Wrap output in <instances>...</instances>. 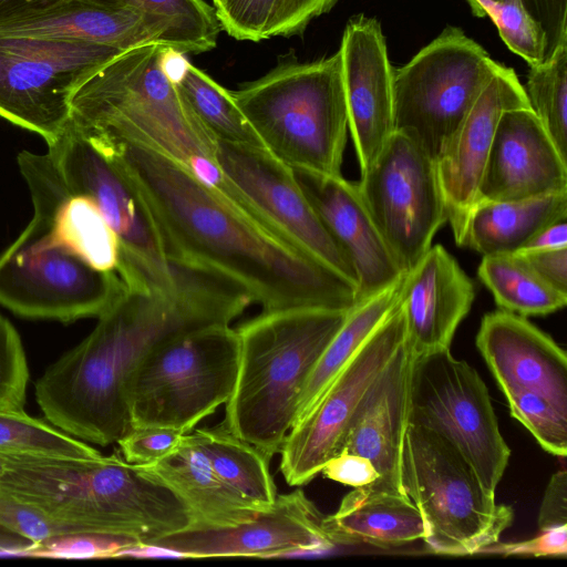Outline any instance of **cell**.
<instances>
[{"label":"cell","instance_id":"22","mask_svg":"<svg viewBox=\"0 0 567 567\" xmlns=\"http://www.w3.org/2000/svg\"><path fill=\"white\" fill-rule=\"evenodd\" d=\"M476 347L504 395L530 390L567 409V355L526 317L496 310L486 313Z\"/></svg>","mask_w":567,"mask_h":567},{"label":"cell","instance_id":"32","mask_svg":"<svg viewBox=\"0 0 567 567\" xmlns=\"http://www.w3.org/2000/svg\"><path fill=\"white\" fill-rule=\"evenodd\" d=\"M477 275L504 311L545 316L567 303V293L543 279L517 252L483 256Z\"/></svg>","mask_w":567,"mask_h":567},{"label":"cell","instance_id":"34","mask_svg":"<svg viewBox=\"0 0 567 567\" xmlns=\"http://www.w3.org/2000/svg\"><path fill=\"white\" fill-rule=\"evenodd\" d=\"M524 90L532 110L567 159V42L543 63L529 66Z\"/></svg>","mask_w":567,"mask_h":567},{"label":"cell","instance_id":"21","mask_svg":"<svg viewBox=\"0 0 567 567\" xmlns=\"http://www.w3.org/2000/svg\"><path fill=\"white\" fill-rule=\"evenodd\" d=\"M567 190V159L532 107L505 111L478 188L480 200L509 202Z\"/></svg>","mask_w":567,"mask_h":567},{"label":"cell","instance_id":"46","mask_svg":"<svg viewBox=\"0 0 567 567\" xmlns=\"http://www.w3.org/2000/svg\"><path fill=\"white\" fill-rule=\"evenodd\" d=\"M329 480L359 488L373 484L379 474L372 463L357 454L341 452L330 458L321 470Z\"/></svg>","mask_w":567,"mask_h":567},{"label":"cell","instance_id":"31","mask_svg":"<svg viewBox=\"0 0 567 567\" xmlns=\"http://www.w3.org/2000/svg\"><path fill=\"white\" fill-rule=\"evenodd\" d=\"M214 472L248 502L265 511L277 497L269 458L221 423L190 432Z\"/></svg>","mask_w":567,"mask_h":567},{"label":"cell","instance_id":"19","mask_svg":"<svg viewBox=\"0 0 567 567\" xmlns=\"http://www.w3.org/2000/svg\"><path fill=\"white\" fill-rule=\"evenodd\" d=\"M339 51L348 127L363 173L394 133L393 68L380 23L364 14L348 21Z\"/></svg>","mask_w":567,"mask_h":567},{"label":"cell","instance_id":"28","mask_svg":"<svg viewBox=\"0 0 567 567\" xmlns=\"http://www.w3.org/2000/svg\"><path fill=\"white\" fill-rule=\"evenodd\" d=\"M326 525L338 545L389 548L423 540L426 535L423 516L408 494L369 485L349 492L339 508L326 516Z\"/></svg>","mask_w":567,"mask_h":567},{"label":"cell","instance_id":"44","mask_svg":"<svg viewBox=\"0 0 567 567\" xmlns=\"http://www.w3.org/2000/svg\"><path fill=\"white\" fill-rule=\"evenodd\" d=\"M482 553L502 555L555 556L567 555V525L550 527L528 540L517 543H494L484 548Z\"/></svg>","mask_w":567,"mask_h":567},{"label":"cell","instance_id":"17","mask_svg":"<svg viewBox=\"0 0 567 567\" xmlns=\"http://www.w3.org/2000/svg\"><path fill=\"white\" fill-rule=\"evenodd\" d=\"M178 558L277 557L317 554L339 546L326 516L302 489L277 495L252 519L234 526L190 525L153 539Z\"/></svg>","mask_w":567,"mask_h":567},{"label":"cell","instance_id":"36","mask_svg":"<svg viewBox=\"0 0 567 567\" xmlns=\"http://www.w3.org/2000/svg\"><path fill=\"white\" fill-rule=\"evenodd\" d=\"M101 7L133 11L171 20L182 34L188 53L214 49L221 30L216 10L204 0H84Z\"/></svg>","mask_w":567,"mask_h":567},{"label":"cell","instance_id":"6","mask_svg":"<svg viewBox=\"0 0 567 567\" xmlns=\"http://www.w3.org/2000/svg\"><path fill=\"white\" fill-rule=\"evenodd\" d=\"M230 92L276 158L291 168L341 175L349 127L340 51L278 64Z\"/></svg>","mask_w":567,"mask_h":567},{"label":"cell","instance_id":"52","mask_svg":"<svg viewBox=\"0 0 567 567\" xmlns=\"http://www.w3.org/2000/svg\"><path fill=\"white\" fill-rule=\"evenodd\" d=\"M4 468V458H3V455L0 454V474L2 473Z\"/></svg>","mask_w":567,"mask_h":567},{"label":"cell","instance_id":"13","mask_svg":"<svg viewBox=\"0 0 567 567\" xmlns=\"http://www.w3.org/2000/svg\"><path fill=\"white\" fill-rule=\"evenodd\" d=\"M118 48L0 34V116L53 144L65 130L71 100Z\"/></svg>","mask_w":567,"mask_h":567},{"label":"cell","instance_id":"12","mask_svg":"<svg viewBox=\"0 0 567 567\" xmlns=\"http://www.w3.org/2000/svg\"><path fill=\"white\" fill-rule=\"evenodd\" d=\"M48 152L70 190L90 197L120 241L118 274L165 285L173 267L159 234L124 166L116 143L68 124Z\"/></svg>","mask_w":567,"mask_h":567},{"label":"cell","instance_id":"43","mask_svg":"<svg viewBox=\"0 0 567 567\" xmlns=\"http://www.w3.org/2000/svg\"><path fill=\"white\" fill-rule=\"evenodd\" d=\"M472 3L478 0H466ZM519 4L539 23L546 37V60L567 42V0H486Z\"/></svg>","mask_w":567,"mask_h":567},{"label":"cell","instance_id":"16","mask_svg":"<svg viewBox=\"0 0 567 567\" xmlns=\"http://www.w3.org/2000/svg\"><path fill=\"white\" fill-rule=\"evenodd\" d=\"M404 340L405 320L399 302L307 416L290 429L280 449V471L288 485L309 483L342 451L365 393Z\"/></svg>","mask_w":567,"mask_h":567},{"label":"cell","instance_id":"5","mask_svg":"<svg viewBox=\"0 0 567 567\" xmlns=\"http://www.w3.org/2000/svg\"><path fill=\"white\" fill-rule=\"evenodd\" d=\"M166 48L140 45L99 69L74 93L69 123L146 146L188 169L198 158L216 159L217 141L165 72Z\"/></svg>","mask_w":567,"mask_h":567},{"label":"cell","instance_id":"27","mask_svg":"<svg viewBox=\"0 0 567 567\" xmlns=\"http://www.w3.org/2000/svg\"><path fill=\"white\" fill-rule=\"evenodd\" d=\"M140 466L178 495L192 513V525L234 526L262 511L223 482L190 432L173 453Z\"/></svg>","mask_w":567,"mask_h":567},{"label":"cell","instance_id":"47","mask_svg":"<svg viewBox=\"0 0 567 567\" xmlns=\"http://www.w3.org/2000/svg\"><path fill=\"white\" fill-rule=\"evenodd\" d=\"M517 254L543 279L567 293V246L544 249H523Z\"/></svg>","mask_w":567,"mask_h":567},{"label":"cell","instance_id":"35","mask_svg":"<svg viewBox=\"0 0 567 567\" xmlns=\"http://www.w3.org/2000/svg\"><path fill=\"white\" fill-rule=\"evenodd\" d=\"M0 454L92 458L100 451L24 411L0 410Z\"/></svg>","mask_w":567,"mask_h":567},{"label":"cell","instance_id":"15","mask_svg":"<svg viewBox=\"0 0 567 567\" xmlns=\"http://www.w3.org/2000/svg\"><path fill=\"white\" fill-rule=\"evenodd\" d=\"M357 185L398 264L410 271L447 223L435 158L394 131Z\"/></svg>","mask_w":567,"mask_h":567},{"label":"cell","instance_id":"40","mask_svg":"<svg viewBox=\"0 0 567 567\" xmlns=\"http://www.w3.org/2000/svg\"><path fill=\"white\" fill-rule=\"evenodd\" d=\"M28 381V363L19 333L0 313V410L23 411Z\"/></svg>","mask_w":567,"mask_h":567},{"label":"cell","instance_id":"25","mask_svg":"<svg viewBox=\"0 0 567 567\" xmlns=\"http://www.w3.org/2000/svg\"><path fill=\"white\" fill-rule=\"evenodd\" d=\"M412 359L404 340L365 393L341 451L360 455L372 463L379 478L369 486L378 489L405 493L401 463L408 426Z\"/></svg>","mask_w":567,"mask_h":567},{"label":"cell","instance_id":"33","mask_svg":"<svg viewBox=\"0 0 567 567\" xmlns=\"http://www.w3.org/2000/svg\"><path fill=\"white\" fill-rule=\"evenodd\" d=\"M176 86L216 141L262 145L231 92L204 71L188 62Z\"/></svg>","mask_w":567,"mask_h":567},{"label":"cell","instance_id":"24","mask_svg":"<svg viewBox=\"0 0 567 567\" xmlns=\"http://www.w3.org/2000/svg\"><path fill=\"white\" fill-rule=\"evenodd\" d=\"M474 298V284L456 259L441 245H432L405 274L400 298L412 355L450 348Z\"/></svg>","mask_w":567,"mask_h":567},{"label":"cell","instance_id":"20","mask_svg":"<svg viewBox=\"0 0 567 567\" xmlns=\"http://www.w3.org/2000/svg\"><path fill=\"white\" fill-rule=\"evenodd\" d=\"M292 171L310 205L351 261L358 277L359 302L405 274L372 219L357 184L342 175Z\"/></svg>","mask_w":567,"mask_h":567},{"label":"cell","instance_id":"18","mask_svg":"<svg viewBox=\"0 0 567 567\" xmlns=\"http://www.w3.org/2000/svg\"><path fill=\"white\" fill-rule=\"evenodd\" d=\"M516 107L530 104L515 71L502 64L436 157L447 223L458 246H464L499 117Z\"/></svg>","mask_w":567,"mask_h":567},{"label":"cell","instance_id":"50","mask_svg":"<svg viewBox=\"0 0 567 567\" xmlns=\"http://www.w3.org/2000/svg\"><path fill=\"white\" fill-rule=\"evenodd\" d=\"M565 246H567V223L566 219H563L542 229L524 249H544Z\"/></svg>","mask_w":567,"mask_h":567},{"label":"cell","instance_id":"45","mask_svg":"<svg viewBox=\"0 0 567 567\" xmlns=\"http://www.w3.org/2000/svg\"><path fill=\"white\" fill-rule=\"evenodd\" d=\"M338 0H279L274 37L300 34L310 21L330 11Z\"/></svg>","mask_w":567,"mask_h":567},{"label":"cell","instance_id":"23","mask_svg":"<svg viewBox=\"0 0 567 567\" xmlns=\"http://www.w3.org/2000/svg\"><path fill=\"white\" fill-rule=\"evenodd\" d=\"M20 172L31 193L33 212L42 215L54 240L100 271H116L120 241L96 204L69 189L49 154L23 151Z\"/></svg>","mask_w":567,"mask_h":567},{"label":"cell","instance_id":"38","mask_svg":"<svg viewBox=\"0 0 567 567\" xmlns=\"http://www.w3.org/2000/svg\"><path fill=\"white\" fill-rule=\"evenodd\" d=\"M134 544L140 543L132 537L116 534L97 532L66 533L32 543L29 557L64 559L114 558L118 550Z\"/></svg>","mask_w":567,"mask_h":567},{"label":"cell","instance_id":"37","mask_svg":"<svg viewBox=\"0 0 567 567\" xmlns=\"http://www.w3.org/2000/svg\"><path fill=\"white\" fill-rule=\"evenodd\" d=\"M513 417L519 421L548 453L567 455V409L546 395L519 390L505 395Z\"/></svg>","mask_w":567,"mask_h":567},{"label":"cell","instance_id":"29","mask_svg":"<svg viewBox=\"0 0 567 567\" xmlns=\"http://www.w3.org/2000/svg\"><path fill=\"white\" fill-rule=\"evenodd\" d=\"M567 218V190L520 200H480L468 217L464 246L482 256L514 254L545 227Z\"/></svg>","mask_w":567,"mask_h":567},{"label":"cell","instance_id":"11","mask_svg":"<svg viewBox=\"0 0 567 567\" xmlns=\"http://www.w3.org/2000/svg\"><path fill=\"white\" fill-rule=\"evenodd\" d=\"M123 288L116 271H100L56 243L47 219L34 212L0 255V305L21 317L64 322L99 317Z\"/></svg>","mask_w":567,"mask_h":567},{"label":"cell","instance_id":"26","mask_svg":"<svg viewBox=\"0 0 567 567\" xmlns=\"http://www.w3.org/2000/svg\"><path fill=\"white\" fill-rule=\"evenodd\" d=\"M0 34L107 45L124 51L161 43L188 53L182 34L171 20L114 10L84 0H64L37 16L0 25Z\"/></svg>","mask_w":567,"mask_h":567},{"label":"cell","instance_id":"1","mask_svg":"<svg viewBox=\"0 0 567 567\" xmlns=\"http://www.w3.org/2000/svg\"><path fill=\"white\" fill-rule=\"evenodd\" d=\"M171 262L168 285L123 280L122 292L97 317L92 332L37 382L42 408L65 431L104 446L117 442L131 427L127 388L141 361L172 336L229 324L252 303L229 277Z\"/></svg>","mask_w":567,"mask_h":567},{"label":"cell","instance_id":"39","mask_svg":"<svg viewBox=\"0 0 567 567\" xmlns=\"http://www.w3.org/2000/svg\"><path fill=\"white\" fill-rule=\"evenodd\" d=\"M279 0H220L215 9L221 30L236 40L274 37Z\"/></svg>","mask_w":567,"mask_h":567},{"label":"cell","instance_id":"4","mask_svg":"<svg viewBox=\"0 0 567 567\" xmlns=\"http://www.w3.org/2000/svg\"><path fill=\"white\" fill-rule=\"evenodd\" d=\"M350 310L261 311L239 324L238 373L223 422L227 429L269 460L279 453L306 383Z\"/></svg>","mask_w":567,"mask_h":567},{"label":"cell","instance_id":"10","mask_svg":"<svg viewBox=\"0 0 567 567\" xmlns=\"http://www.w3.org/2000/svg\"><path fill=\"white\" fill-rule=\"evenodd\" d=\"M502 64L456 27H446L405 65L393 69L394 131L436 161Z\"/></svg>","mask_w":567,"mask_h":567},{"label":"cell","instance_id":"42","mask_svg":"<svg viewBox=\"0 0 567 567\" xmlns=\"http://www.w3.org/2000/svg\"><path fill=\"white\" fill-rule=\"evenodd\" d=\"M184 433L166 427L132 426L117 440L123 458L132 464L154 463L179 445Z\"/></svg>","mask_w":567,"mask_h":567},{"label":"cell","instance_id":"7","mask_svg":"<svg viewBox=\"0 0 567 567\" xmlns=\"http://www.w3.org/2000/svg\"><path fill=\"white\" fill-rule=\"evenodd\" d=\"M239 338L229 324L172 336L137 365L127 388L132 426L189 433L229 400L237 379Z\"/></svg>","mask_w":567,"mask_h":567},{"label":"cell","instance_id":"30","mask_svg":"<svg viewBox=\"0 0 567 567\" xmlns=\"http://www.w3.org/2000/svg\"><path fill=\"white\" fill-rule=\"evenodd\" d=\"M405 274L391 286L360 301L349 311L343 324L323 351L306 383L293 425L307 416L368 338L399 305Z\"/></svg>","mask_w":567,"mask_h":567},{"label":"cell","instance_id":"53","mask_svg":"<svg viewBox=\"0 0 567 567\" xmlns=\"http://www.w3.org/2000/svg\"><path fill=\"white\" fill-rule=\"evenodd\" d=\"M220 3V0H213V7L216 9Z\"/></svg>","mask_w":567,"mask_h":567},{"label":"cell","instance_id":"3","mask_svg":"<svg viewBox=\"0 0 567 567\" xmlns=\"http://www.w3.org/2000/svg\"><path fill=\"white\" fill-rule=\"evenodd\" d=\"M2 455L1 489L89 532L148 544L194 523L174 491L118 453L92 458Z\"/></svg>","mask_w":567,"mask_h":567},{"label":"cell","instance_id":"41","mask_svg":"<svg viewBox=\"0 0 567 567\" xmlns=\"http://www.w3.org/2000/svg\"><path fill=\"white\" fill-rule=\"evenodd\" d=\"M0 527L32 543L60 534L89 532L84 527L58 520L1 488Z\"/></svg>","mask_w":567,"mask_h":567},{"label":"cell","instance_id":"48","mask_svg":"<svg viewBox=\"0 0 567 567\" xmlns=\"http://www.w3.org/2000/svg\"><path fill=\"white\" fill-rule=\"evenodd\" d=\"M567 525V472H556L545 491L538 515L540 530Z\"/></svg>","mask_w":567,"mask_h":567},{"label":"cell","instance_id":"51","mask_svg":"<svg viewBox=\"0 0 567 567\" xmlns=\"http://www.w3.org/2000/svg\"><path fill=\"white\" fill-rule=\"evenodd\" d=\"M32 542L0 528V557H29Z\"/></svg>","mask_w":567,"mask_h":567},{"label":"cell","instance_id":"14","mask_svg":"<svg viewBox=\"0 0 567 567\" xmlns=\"http://www.w3.org/2000/svg\"><path fill=\"white\" fill-rule=\"evenodd\" d=\"M220 175L212 187L275 237L331 267L358 287L357 272L317 215L293 171L262 145L217 141Z\"/></svg>","mask_w":567,"mask_h":567},{"label":"cell","instance_id":"9","mask_svg":"<svg viewBox=\"0 0 567 567\" xmlns=\"http://www.w3.org/2000/svg\"><path fill=\"white\" fill-rule=\"evenodd\" d=\"M408 424L450 443L492 493L507 467L506 444L484 381L450 348L413 357L409 381Z\"/></svg>","mask_w":567,"mask_h":567},{"label":"cell","instance_id":"8","mask_svg":"<svg viewBox=\"0 0 567 567\" xmlns=\"http://www.w3.org/2000/svg\"><path fill=\"white\" fill-rule=\"evenodd\" d=\"M401 480L419 507L424 543L435 554L472 555L497 543L512 525L511 506L497 504L464 457L444 439L408 424Z\"/></svg>","mask_w":567,"mask_h":567},{"label":"cell","instance_id":"2","mask_svg":"<svg viewBox=\"0 0 567 567\" xmlns=\"http://www.w3.org/2000/svg\"><path fill=\"white\" fill-rule=\"evenodd\" d=\"M115 143L169 261L229 277L262 312L359 303L355 284L275 237L179 163L136 143Z\"/></svg>","mask_w":567,"mask_h":567},{"label":"cell","instance_id":"49","mask_svg":"<svg viewBox=\"0 0 567 567\" xmlns=\"http://www.w3.org/2000/svg\"><path fill=\"white\" fill-rule=\"evenodd\" d=\"M64 0H0V25L42 13Z\"/></svg>","mask_w":567,"mask_h":567}]
</instances>
